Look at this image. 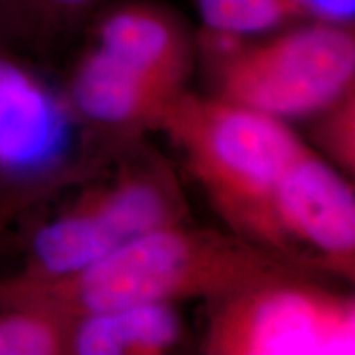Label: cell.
I'll return each instance as SVG.
<instances>
[{
    "instance_id": "obj_1",
    "label": "cell",
    "mask_w": 355,
    "mask_h": 355,
    "mask_svg": "<svg viewBox=\"0 0 355 355\" xmlns=\"http://www.w3.org/2000/svg\"><path fill=\"white\" fill-rule=\"evenodd\" d=\"M257 273L254 259L227 243L168 229L150 230L115 248L83 272L60 278L21 273L0 282V306L25 304L73 324L84 314L243 283Z\"/></svg>"
},
{
    "instance_id": "obj_2",
    "label": "cell",
    "mask_w": 355,
    "mask_h": 355,
    "mask_svg": "<svg viewBox=\"0 0 355 355\" xmlns=\"http://www.w3.org/2000/svg\"><path fill=\"white\" fill-rule=\"evenodd\" d=\"M225 96L272 117L313 112L352 84V26L311 21L263 42L209 35Z\"/></svg>"
},
{
    "instance_id": "obj_3",
    "label": "cell",
    "mask_w": 355,
    "mask_h": 355,
    "mask_svg": "<svg viewBox=\"0 0 355 355\" xmlns=\"http://www.w3.org/2000/svg\"><path fill=\"white\" fill-rule=\"evenodd\" d=\"M180 128L212 188L261 219L279 178L306 152L277 117L235 102L186 110Z\"/></svg>"
},
{
    "instance_id": "obj_4",
    "label": "cell",
    "mask_w": 355,
    "mask_h": 355,
    "mask_svg": "<svg viewBox=\"0 0 355 355\" xmlns=\"http://www.w3.org/2000/svg\"><path fill=\"white\" fill-rule=\"evenodd\" d=\"M212 347L245 355L354 354V306L309 288H257L220 314Z\"/></svg>"
},
{
    "instance_id": "obj_5",
    "label": "cell",
    "mask_w": 355,
    "mask_h": 355,
    "mask_svg": "<svg viewBox=\"0 0 355 355\" xmlns=\"http://www.w3.org/2000/svg\"><path fill=\"white\" fill-rule=\"evenodd\" d=\"M165 196L150 184H128L101 204L44 224L35 234L24 275L60 278L83 272L115 248L166 225Z\"/></svg>"
},
{
    "instance_id": "obj_6",
    "label": "cell",
    "mask_w": 355,
    "mask_h": 355,
    "mask_svg": "<svg viewBox=\"0 0 355 355\" xmlns=\"http://www.w3.org/2000/svg\"><path fill=\"white\" fill-rule=\"evenodd\" d=\"M64 104L0 44V171L33 175L60 159L69 144Z\"/></svg>"
},
{
    "instance_id": "obj_7",
    "label": "cell",
    "mask_w": 355,
    "mask_h": 355,
    "mask_svg": "<svg viewBox=\"0 0 355 355\" xmlns=\"http://www.w3.org/2000/svg\"><path fill=\"white\" fill-rule=\"evenodd\" d=\"M268 219L329 257H349L355 247L354 193L329 166L304 152L279 178Z\"/></svg>"
},
{
    "instance_id": "obj_8",
    "label": "cell",
    "mask_w": 355,
    "mask_h": 355,
    "mask_svg": "<svg viewBox=\"0 0 355 355\" xmlns=\"http://www.w3.org/2000/svg\"><path fill=\"white\" fill-rule=\"evenodd\" d=\"M96 46L125 61L168 91L189 58L186 35L170 13L150 3H122L101 17Z\"/></svg>"
},
{
    "instance_id": "obj_9",
    "label": "cell",
    "mask_w": 355,
    "mask_h": 355,
    "mask_svg": "<svg viewBox=\"0 0 355 355\" xmlns=\"http://www.w3.org/2000/svg\"><path fill=\"white\" fill-rule=\"evenodd\" d=\"M180 319L168 303L84 314L71 324L69 349L81 355L158 354L176 343Z\"/></svg>"
},
{
    "instance_id": "obj_10",
    "label": "cell",
    "mask_w": 355,
    "mask_h": 355,
    "mask_svg": "<svg viewBox=\"0 0 355 355\" xmlns=\"http://www.w3.org/2000/svg\"><path fill=\"white\" fill-rule=\"evenodd\" d=\"M168 92L162 84L96 44L78 64L71 86L79 112L92 121L109 123L137 117Z\"/></svg>"
},
{
    "instance_id": "obj_11",
    "label": "cell",
    "mask_w": 355,
    "mask_h": 355,
    "mask_svg": "<svg viewBox=\"0 0 355 355\" xmlns=\"http://www.w3.org/2000/svg\"><path fill=\"white\" fill-rule=\"evenodd\" d=\"M71 322L25 304L0 306V355H55L69 349Z\"/></svg>"
},
{
    "instance_id": "obj_12",
    "label": "cell",
    "mask_w": 355,
    "mask_h": 355,
    "mask_svg": "<svg viewBox=\"0 0 355 355\" xmlns=\"http://www.w3.org/2000/svg\"><path fill=\"white\" fill-rule=\"evenodd\" d=\"M209 35L247 40L290 20L279 0H196Z\"/></svg>"
},
{
    "instance_id": "obj_13",
    "label": "cell",
    "mask_w": 355,
    "mask_h": 355,
    "mask_svg": "<svg viewBox=\"0 0 355 355\" xmlns=\"http://www.w3.org/2000/svg\"><path fill=\"white\" fill-rule=\"evenodd\" d=\"M107 0H0L20 42H42L69 28Z\"/></svg>"
},
{
    "instance_id": "obj_14",
    "label": "cell",
    "mask_w": 355,
    "mask_h": 355,
    "mask_svg": "<svg viewBox=\"0 0 355 355\" xmlns=\"http://www.w3.org/2000/svg\"><path fill=\"white\" fill-rule=\"evenodd\" d=\"M288 17H309L313 21L352 26L355 0H279Z\"/></svg>"
},
{
    "instance_id": "obj_15",
    "label": "cell",
    "mask_w": 355,
    "mask_h": 355,
    "mask_svg": "<svg viewBox=\"0 0 355 355\" xmlns=\"http://www.w3.org/2000/svg\"><path fill=\"white\" fill-rule=\"evenodd\" d=\"M17 42H20L19 35H17L12 21L8 20V17L6 15V12H3L2 7H0V44L12 46V44Z\"/></svg>"
}]
</instances>
